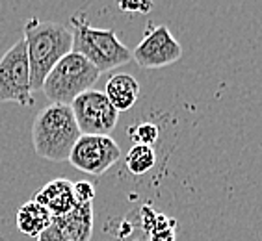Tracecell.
Listing matches in <instances>:
<instances>
[{
  "label": "cell",
  "mask_w": 262,
  "mask_h": 241,
  "mask_svg": "<svg viewBox=\"0 0 262 241\" xmlns=\"http://www.w3.org/2000/svg\"><path fill=\"white\" fill-rule=\"evenodd\" d=\"M23 41L30 65L32 91H41L52 67L73 51V35L69 28L60 22L30 17L25 25Z\"/></svg>",
  "instance_id": "6da1fadb"
},
{
  "label": "cell",
  "mask_w": 262,
  "mask_h": 241,
  "mask_svg": "<svg viewBox=\"0 0 262 241\" xmlns=\"http://www.w3.org/2000/svg\"><path fill=\"white\" fill-rule=\"evenodd\" d=\"M71 106L51 104L37 111L32 125V145L35 154L49 161H67L80 137Z\"/></svg>",
  "instance_id": "7a4b0ae2"
},
{
  "label": "cell",
  "mask_w": 262,
  "mask_h": 241,
  "mask_svg": "<svg viewBox=\"0 0 262 241\" xmlns=\"http://www.w3.org/2000/svg\"><path fill=\"white\" fill-rule=\"evenodd\" d=\"M73 51L84 56L99 73L114 70L132 60V51L110 28H95L84 13L71 15Z\"/></svg>",
  "instance_id": "3957f363"
},
{
  "label": "cell",
  "mask_w": 262,
  "mask_h": 241,
  "mask_svg": "<svg viewBox=\"0 0 262 241\" xmlns=\"http://www.w3.org/2000/svg\"><path fill=\"white\" fill-rule=\"evenodd\" d=\"M101 73L84 56L69 52L47 75L41 91L52 104L71 106L76 97L93 89Z\"/></svg>",
  "instance_id": "277c9868"
},
{
  "label": "cell",
  "mask_w": 262,
  "mask_h": 241,
  "mask_svg": "<svg viewBox=\"0 0 262 241\" xmlns=\"http://www.w3.org/2000/svg\"><path fill=\"white\" fill-rule=\"evenodd\" d=\"M32 93L30 65L25 41L20 39L0 58V102L30 106Z\"/></svg>",
  "instance_id": "5b68a950"
},
{
  "label": "cell",
  "mask_w": 262,
  "mask_h": 241,
  "mask_svg": "<svg viewBox=\"0 0 262 241\" xmlns=\"http://www.w3.org/2000/svg\"><path fill=\"white\" fill-rule=\"evenodd\" d=\"M71 111L80 134L86 136H110L119 120V111L110 104L102 91L97 89H90L76 97L71 104Z\"/></svg>",
  "instance_id": "8992f818"
},
{
  "label": "cell",
  "mask_w": 262,
  "mask_h": 241,
  "mask_svg": "<svg viewBox=\"0 0 262 241\" xmlns=\"http://www.w3.org/2000/svg\"><path fill=\"white\" fill-rule=\"evenodd\" d=\"M119 160H121V149L116 139H112L110 136L82 134L76 139L67 161L78 171L101 176Z\"/></svg>",
  "instance_id": "52a82bcc"
},
{
  "label": "cell",
  "mask_w": 262,
  "mask_h": 241,
  "mask_svg": "<svg viewBox=\"0 0 262 241\" xmlns=\"http://www.w3.org/2000/svg\"><path fill=\"white\" fill-rule=\"evenodd\" d=\"M182 46L166 25L151 26L132 51V60L141 69H162L181 60Z\"/></svg>",
  "instance_id": "ba28073f"
},
{
  "label": "cell",
  "mask_w": 262,
  "mask_h": 241,
  "mask_svg": "<svg viewBox=\"0 0 262 241\" xmlns=\"http://www.w3.org/2000/svg\"><path fill=\"white\" fill-rule=\"evenodd\" d=\"M52 226L69 241H90L93 234V202H76L61 217H52Z\"/></svg>",
  "instance_id": "9c48e42d"
},
{
  "label": "cell",
  "mask_w": 262,
  "mask_h": 241,
  "mask_svg": "<svg viewBox=\"0 0 262 241\" xmlns=\"http://www.w3.org/2000/svg\"><path fill=\"white\" fill-rule=\"evenodd\" d=\"M34 201L47 208V211L52 217H61L69 213L75 208V191H73V182L67 178H56L41 187L35 193Z\"/></svg>",
  "instance_id": "30bf717a"
},
{
  "label": "cell",
  "mask_w": 262,
  "mask_h": 241,
  "mask_svg": "<svg viewBox=\"0 0 262 241\" xmlns=\"http://www.w3.org/2000/svg\"><path fill=\"white\" fill-rule=\"evenodd\" d=\"M104 95L110 101V104L121 113V111L130 110L132 106L138 102L140 84H138V80L132 75L117 73V75L110 76L108 82H106Z\"/></svg>",
  "instance_id": "8fae6325"
},
{
  "label": "cell",
  "mask_w": 262,
  "mask_h": 241,
  "mask_svg": "<svg viewBox=\"0 0 262 241\" xmlns=\"http://www.w3.org/2000/svg\"><path fill=\"white\" fill-rule=\"evenodd\" d=\"M15 225L20 234L28 237H37L41 232L52 225V215L47 211V208H43L32 199L17 210Z\"/></svg>",
  "instance_id": "7c38bea8"
},
{
  "label": "cell",
  "mask_w": 262,
  "mask_h": 241,
  "mask_svg": "<svg viewBox=\"0 0 262 241\" xmlns=\"http://www.w3.org/2000/svg\"><path fill=\"white\" fill-rule=\"evenodd\" d=\"M125 163L126 169L132 173V175H145L155 167L157 163V152L152 147L147 145H132L130 151L126 152L125 156Z\"/></svg>",
  "instance_id": "4fadbf2b"
},
{
  "label": "cell",
  "mask_w": 262,
  "mask_h": 241,
  "mask_svg": "<svg viewBox=\"0 0 262 241\" xmlns=\"http://www.w3.org/2000/svg\"><path fill=\"white\" fill-rule=\"evenodd\" d=\"M128 137L134 141V145L152 147L160 137V130L152 123H138V125L128 128Z\"/></svg>",
  "instance_id": "5bb4252c"
},
{
  "label": "cell",
  "mask_w": 262,
  "mask_h": 241,
  "mask_svg": "<svg viewBox=\"0 0 262 241\" xmlns=\"http://www.w3.org/2000/svg\"><path fill=\"white\" fill-rule=\"evenodd\" d=\"M117 8L125 13H141L147 15L152 10V0H116Z\"/></svg>",
  "instance_id": "9a60e30c"
},
{
  "label": "cell",
  "mask_w": 262,
  "mask_h": 241,
  "mask_svg": "<svg viewBox=\"0 0 262 241\" xmlns=\"http://www.w3.org/2000/svg\"><path fill=\"white\" fill-rule=\"evenodd\" d=\"M73 191H75V202H93L95 199V187L88 180L75 182Z\"/></svg>",
  "instance_id": "2e32d148"
},
{
  "label": "cell",
  "mask_w": 262,
  "mask_h": 241,
  "mask_svg": "<svg viewBox=\"0 0 262 241\" xmlns=\"http://www.w3.org/2000/svg\"><path fill=\"white\" fill-rule=\"evenodd\" d=\"M37 241H69V239L61 236L60 232L56 230L54 226L51 225L49 228H47V230H43L39 236H37Z\"/></svg>",
  "instance_id": "e0dca14e"
}]
</instances>
